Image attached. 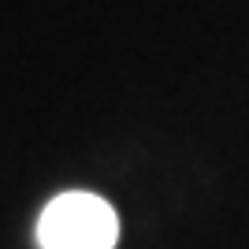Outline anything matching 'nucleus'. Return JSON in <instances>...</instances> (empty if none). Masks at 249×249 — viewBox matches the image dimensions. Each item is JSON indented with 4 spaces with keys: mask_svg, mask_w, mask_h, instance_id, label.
Wrapping results in <instances>:
<instances>
[{
    "mask_svg": "<svg viewBox=\"0 0 249 249\" xmlns=\"http://www.w3.org/2000/svg\"><path fill=\"white\" fill-rule=\"evenodd\" d=\"M41 249H115L119 219L97 194H60L37 223Z\"/></svg>",
    "mask_w": 249,
    "mask_h": 249,
    "instance_id": "obj_1",
    "label": "nucleus"
}]
</instances>
